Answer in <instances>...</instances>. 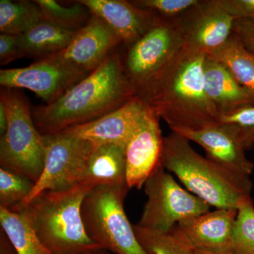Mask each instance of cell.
Masks as SVG:
<instances>
[{"label": "cell", "mask_w": 254, "mask_h": 254, "mask_svg": "<svg viewBox=\"0 0 254 254\" xmlns=\"http://www.w3.org/2000/svg\"><path fill=\"white\" fill-rule=\"evenodd\" d=\"M137 97L121 55L113 52L94 71L58 99L33 107L32 117L43 136L91 123Z\"/></svg>", "instance_id": "1"}, {"label": "cell", "mask_w": 254, "mask_h": 254, "mask_svg": "<svg viewBox=\"0 0 254 254\" xmlns=\"http://www.w3.org/2000/svg\"><path fill=\"white\" fill-rule=\"evenodd\" d=\"M205 58L183 49L170 69L140 98L173 131H198L220 123L205 90Z\"/></svg>", "instance_id": "2"}, {"label": "cell", "mask_w": 254, "mask_h": 254, "mask_svg": "<svg viewBox=\"0 0 254 254\" xmlns=\"http://www.w3.org/2000/svg\"><path fill=\"white\" fill-rule=\"evenodd\" d=\"M160 165L176 175L187 190L216 209H235L250 198L252 183L198 154L183 135L163 137Z\"/></svg>", "instance_id": "3"}, {"label": "cell", "mask_w": 254, "mask_h": 254, "mask_svg": "<svg viewBox=\"0 0 254 254\" xmlns=\"http://www.w3.org/2000/svg\"><path fill=\"white\" fill-rule=\"evenodd\" d=\"M91 189L80 183L66 190H48L11 211L24 215L52 254H88L101 248L87 235L82 218V203Z\"/></svg>", "instance_id": "4"}, {"label": "cell", "mask_w": 254, "mask_h": 254, "mask_svg": "<svg viewBox=\"0 0 254 254\" xmlns=\"http://www.w3.org/2000/svg\"><path fill=\"white\" fill-rule=\"evenodd\" d=\"M0 103L7 116L6 133L0 138V165L39 180L44 168V138L37 129L27 99L14 88H1Z\"/></svg>", "instance_id": "5"}, {"label": "cell", "mask_w": 254, "mask_h": 254, "mask_svg": "<svg viewBox=\"0 0 254 254\" xmlns=\"http://www.w3.org/2000/svg\"><path fill=\"white\" fill-rule=\"evenodd\" d=\"M129 190L127 186L93 187L82 203V218L88 237L110 253L148 254L124 208Z\"/></svg>", "instance_id": "6"}, {"label": "cell", "mask_w": 254, "mask_h": 254, "mask_svg": "<svg viewBox=\"0 0 254 254\" xmlns=\"http://www.w3.org/2000/svg\"><path fill=\"white\" fill-rule=\"evenodd\" d=\"M178 18H158L143 36L127 48L124 66L138 98L170 69L183 51Z\"/></svg>", "instance_id": "7"}, {"label": "cell", "mask_w": 254, "mask_h": 254, "mask_svg": "<svg viewBox=\"0 0 254 254\" xmlns=\"http://www.w3.org/2000/svg\"><path fill=\"white\" fill-rule=\"evenodd\" d=\"M143 187L147 201L136 225L145 230L168 232L183 220L210 211L208 203L182 188L160 164Z\"/></svg>", "instance_id": "8"}, {"label": "cell", "mask_w": 254, "mask_h": 254, "mask_svg": "<svg viewBox=\"0 0 254 254\" xmlns=\"http://www.w3.org/2000/svg\"><path fill=\"white\" fill-rule=\"evenodd\" d=\"M44 168L26 201L11 210L25 206L48 190L59 191L81 183L94 143L65 131L43 136Z\"/></svg>", "instance_id": "9"}, {"label": "cell", "mask_w": 254, "mask_h": 254, "mask_svg": "<svg viewBox=\"0 0 254 254\" xmlns=\"http://www.w3.org/2000/svg\"><path fill=\"white\" fill-rule=\"evenodd\" d=\"M178 19L184 49L208 57L230 39L236 18L224 9L220 0H200Z\"/></svg>", "instance_id": "10"}, {"label": "cell", "mask_w": 254, "mask_h": 254, "mask_svg": "<svg viewBox=\"0 0 254 254\" xmlns=\"http://www.w3.org/2000/svg\"><path fill=\"white\" fill-rule=\"evenodd\" d=\"M121 43L123 42L108 23L92 14L88 22L76 31L66 49L47 59L89 75Z\"/></svg>", "instance_id": "11"}, {"label": "cell", "mask_w": 254, "mask_h": 254, "mask_svg": "<svg viewBox=\"0 0 254 254\" xmlns=\"http://www.w3.org/2000/svg\"><path fill=\"white\" fill-rule=\"evenodd\" d=\"M87 76L46 59L26 67L1 69L0 85L1 88L29 90L50 104Z\"/></svg>", "instance_id": "12"}, {"label": "cell", "mask_w": 254, "mask_h": 254, "mask_svg": "<svg viewBox=\"0 0 254 254\" xmlns=\"http://www.w3.org/2000/svg\"><path fill=\"white\" fill-rule=\"evenodd\" d=\"M150 110L144 100L136 97L102 118L63 131L96 145L116 143L126 146L130 138L144 123Z\"/></svg>", "instance_id": "13"}, {"label": "cell", "mask_w": 254, "mask_h": 254, "mask_svg": "<svg viewBox=\"0 0 254 254\" xmlns=\"http://www.w3.org/2000/svg\"><path fill=\"white\" fill-rule=\"evenodd\" d=\"M200 145L206 158L221 168L237 175L250 177L254 165L245 155V148L236 127L218 123L198 131H175Z\"/></svg>", "instance_id": "14"}, {"label": "cell", "mask_w": 254, "mask_h": 254, "mask_svg": "<svg viewBox=\"0 0 254 254\" xmlns=\"http://www.w3.org/2000/svg\"><path fill=\"white\" fill-rule=\"evenodd\" d=\"M159 118L153 110L125 146L127 183L128 188L141 189L160 165L163 137Z\"/></svg>", "instance_id": "15"}, {"label": "cell", "mask_w": 254, "mask_h": 254, "mask_svg": "<svg viewBox=\"0 0 254 254\" xmlns=\"http://www.w3.org/2000/svg\"><path fill=\"white\" fill-rule=\"evenodd\" d=\"M237 214L235 209H216L183 220L177 227L194 250L232 254V230Z\"/></svg>", "instance_id": "16"}, {"label": "cell", "mask_w": 254, "mask_h": 254, "mask_svg": "<svg viewBox=\"0 0 254 254\" xmlns=\"http://www.w3.org/2000/svg\"><path fill=\"white\" fill-rule=\"evenodd\" d=\"M113 28L128 48L150 29L158 17L125 0H78Z\"/></svg>", "instance_id": "17"}, {"label": "cell", "mask_w": 254, "mask_h": 254, "mask_svg": "<svg viewBox=\"0 0 254 254\" xmlns=\"http://www.w3.org/2000/svg\"><path fill=\"white\" fill-rule=\"evenodd\" d=\"M205 92L220 115L254 105L253 98L218 60L206 57L203 64Z\"/></svg>", "instance_id": "18"}, {"label": "cell", "mask_w": 254, "mask_h": 254, "mask_svg": "<svg viewBox=\"0 0 254 254\" xmlns=\"http://www.w3.org/2000/svg\"><path fill=\"white\" fill-rule=\"evenodd\" d=\"M81 183L91 188L98 186L128 187L125 145L116 143L95 145L88 159Z\"/></svg>", "instance_id": "19"}, {"label": "cell", "mask_w": 254, "mask_h": 254, "mask_svg": "<svg viewBox=\"0 0 254 254\" xmlns=\"http://www.w3.org/2000/svg\"><path fill=\"white\" fill-rule=\"evenodd\" d=\"M76 32L43 21L18 38L24 56L41 61L66 49Z\"/></svg>", "instance_id": "20"}, {"label": "cell", "mask_w": 254, "mask_h": 254, "mask_svg": "<svg viewBox=\"0 0 254 254\" xmlns=\"http://www.w3.org/2000/svg\"><path fill=\"white\" fill-rule=\"evenodd\" d=\"M210 58L225 65L254 101V55L232 34L227 43Z\"/></svg>", "instance_id": "21"}, {"label": "cell", "mask_w": 254, "mask_h": 254, "mask_svg": "<svg viewBox=\"0 0 254 254\" xmlns=\"http://www.w3.org/2000/svg\"><path fill=\"white\" fill-rule=\"evenodd\" d=\"M0 225L18 254H52L20 212L0 208Z\"/></svg>", "instance_id": "22"}, {"label": "cell", "mask_w": 254, "mask_h": 254, "mask_svg": "<svg viewBox=\"0 0 254 254\" xmlns=\"http://www.w3.org/2000/svg\"><path fill=\"white\" fill-rule=\"evenodd\" d=\"M43 21L41 10L34 1H0L1 33L20 36Z\"/></svg>", "instance_id": "23"}, {"label": "cell", "mask_w": 254, "mask_h": 254, "mask_svg": "<svg viewBox=\"0 0 254 254\" xmlns=\"http://www.w3.org/2000/svg\"><path fill=\"white\" fill-rule=\"evenodd\" d=\"M135 233L148 254H193L194 249L177 225L173 230L159 233L133 225Z\"/></svg>", "instance_id": "24"}, {"label": "cell", "mask_w": 254, "mask_h": 254, "mask_svg": "<svg viewBox=\"0 0 254 254\" xmlns=\"http://www.w3.org/2000/svg\"><path fill=\"white\" fill-rule=\"evenodd\" d=\"M43 15V21L65 29L77 31L91 16V12L78 1L69 7L62 6L55 0H35Z\"/></svg>", "instance_id": "25"}, {"label": "cell", "mask_w": 254, "mask_h": 254, "mask_svg": "<svg viewBox=\"0 0 254 254\" xmlns=\"http://www.w3.org/2000/svg\"><path fill=\"white\" fill-rule=\"evenodd\" d=\"M36 182L22 174L0 168V208L11 210L26 201Z\"/></svg>", "instance_id": "26"}, {"label": "cell", "mask_w": 254, "mask_h": 254, "mask_svg": "<svg viewBox=\"0 0 254 254\" xmlns=\"http://www.w3.org/2000/svg\"><path fill=\"white\" fill-rule=\"evenodd\" d=\"M233 254H254V205L247 198L237 209L232 235Z\"/></svg>", "instance_id": "27"}, {"label": "cell", "mask_w": 254, "mask_h": 254, "mask_svg": "<svg viewBox=\"0 0 254 254\" xmlns=\"http://www.w3.org/2000/svg\"><path fill=\"white\" fill-rule=\"evenodd\" d=\"M200 0H133L130 1L140 9L149 11L161 19L180 18L200 2Z\"/></svg>", "instance_id": "28"}, {"label": "cell", "mask_w": 254, "mask_h": 254, "mask_svg": "<svg viewBox=\"0 0 254 254\" xmlns=\"http://www.w3.org/2000/svg\"><path fill=\"white\" fill-rule=\"evenodd\" d=\"M220 123L236 127L246 150L254 145V105L221 115Z\"/></svg>", "instance_id": "29"}, {"label": "cell", "mask_w": 254, "mask_h": 254, "mask_svg": "<svg viewBox=\"0 0 254 254\" xmlns=\"http://www.w3.org/2000/svg\"><path fill=\"white\" fill-rule=\"evenodd\" d=\"M25 58L18 36L1 33L0 35V64L1 66Z\"/></svg>", "instance_id": "30"}, {"label": "cell", "mask_w": 254, "mask_h": 254, "mask_svg": "<svg viewBox=\"0 0 254 254\" xmlns=\"http://www.w3.org/2000/svg\"><path fill=\"white\" fill-rule=\"evenodd\" d=\"M234 35L244 47L254 55V21L236 18L234 22Z\"/></svg>", "instance_id": "31"}, {"label": "cell", "mask_w": 254, "mask_h": 254, "mask_svg": "<svg viewBox=\"0 0 254 254\" xmlns=\"http://www.w3.org/2000/svg\"><path fill=\"white\" fill-rule=\"evenodd\" d=\"M220 2L233 17L254 21V0H220Z\"/></svg>", "instance_id": "32"}, {"label": "cell", "mask_w": 254, "mask_h": 254, "mask_svg": "<svg viewBox=\"0 0 254 254\" xmlns=\"http://www.w3.org/2000/svg\"><path fill=\"white\" fill-rule=\"evenodd\" d=\"M0 254H18L2 230H0Z\"/></svg>", "instance_id": "33"}, {"label": "cell", "mask_w": 254, "mask_h": 254, "mask_svg": "<svg viewBox=\"0 0 254 254\" xmlns=\"http://www.w3.org/2000/svg\"><path fill=\"white\" fill-rule=\"evenodd\" d=\"M8 120L4 105L0 103V138L2 137L7 129Z\"/></svg>", "instance_id": "34"}, {"label": "cell", "mask_w": 254, "mask_h": 254, "mask_svg": "<svg viewBox=\"0 0 254 254\" xmlns=\"http://www.w3.org/2000/svg\"><path fill=\"white\" fill-rule=\"evenodd\" d=\"M86 254H112V253H110L108 251L104 250V249L100 248Z\"/></svg>", "instance_id": "35"}, {"label": "cell", "mask_w": 254, "mask_h": 254, "mask_svg": "<svg viewBox=\"0 0 254 254\" xmlns=\"http://www.w3.org/2000/svg\"><path fill=\"white\" fill-rule=\"evenodd\" d=\"M193 254H220V253H212V252H202V251L194 250Z\"/></svg>", "instance_id": "36"}]
</instances>
